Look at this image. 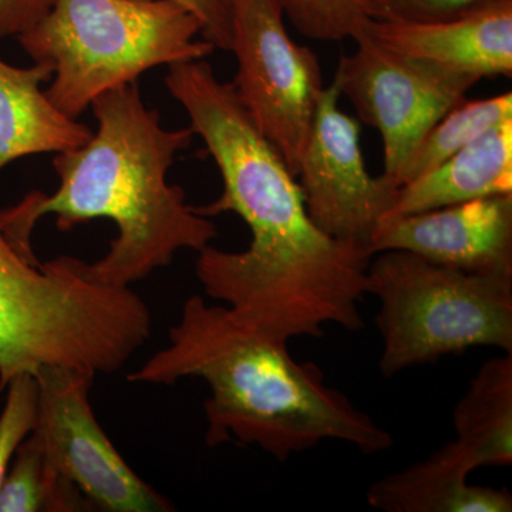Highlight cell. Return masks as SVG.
Segmentation results:
<instances>
[{"label": "cell", "instance_id": "cell-1", "mask_svg": "<svg viewBox=\"0 0 512 512\" xmlns=\"http://www.w3.org/2000/svg\"><path fill=\"white\" fill-rule=\"evenodd\" d=\"M165 84L224 184L217 200L194 210L204 217L234 212L252 235L245 251L208 245L198 252L195 274L204 292L286 342L322 338L326 325L362 329L359 306L369 293L373 256L313 224L295 175L207 60L173 64Z\"/></svg>", "mask_w": 512, "mask_h": 512}, {"label": "cell", "instance_id": "cell-2", "mask_svg": "<svg viewBox=\"0 0 512 512\" xmlns=\"http://www.w3.org/2000/svg\"><path fill=\"white\" fill-rule=\"evenodd\" d=\"M92 110L96 133L53 160L57 190L32 192L0 211V228L20 252L36 258L30 235L45 215H55L62 231L97 218L113 221L119 235L109 252L94 264L80 259V271L99 284L131 286L170 265L183 249L207 248L218 229L185 202L183 188L167 181L175 156L195 136L191 127L161 126L136 83L101 94Z\"/></svg>", "mask_w": 512, "mask_h": 512}, {"label": "cell", "instance_id": "cell-3", "mask_svg": "<svg viewBox=\"0 0 512 512\" xmlns=\"http://www.w3.org/2000/svg\"><path fill=\"white\" fill-rule=\"evenodd\" d=\"M198 377L210 387L205 443L258 446L279 463L322 441H342L363 454L393 446L389 431L325 383L315 363L293 359L286 340L239 319L227 305L194 295L158 350L128 382L170 386Z\"/></svg>", "mask_w": 512, "mask_h": 512}, {"label": "cell", "instance_id": "cell-4", "mask_svg": "<svg viewBox=\"0 0 512 512\" xmlns=\"http://www.w3.org/2000/svg\"><path fill=\"white\" fill-rule=\"evenodd\" d=\"M151 333L150 309L130 286L86 278L73 256L40 264L0 228V393L45 367L119 372Z\"/></svg>", "mask_w": 512, "mask_h": 512}, {"label": "cell", "instance_id": "cell-5", "mask_svg": "<svg viewBox=\"0 0 512 512\" xmlns=\"http://www.w3.org/2000/svg\"><path fill=\"white\" fill-rule=\"evenodd\" d=\"M198 35V19L171 0H55L18 39L52 67L47 97L77 120L101 94L154 67L207 59L215 47Z\"/></svg>", "mask_w": 512, "mask_h": 512}, {"label": "cell", "instance_id": "cell-6", "mask_svg": "<svg viewBox=\"0 0 512 512\" xmlns=\"http://www.w3.org/2000/svg\"><path fill=\"white\" fill-rule=\"evenodd\" d=\"M380 373L393 377L468 349L512 353V276L471 274L406 251L373 255Z\"/></svg>", "mask_w": 512, "mask_h": 512}, {"label": "cell", "instance_id": "cell-7", "mask_svg": "<svg viewBox=\"0 0 512 512\" xmlns=\"http://www.w3.org/2000/svg\"><path fill=\"white\" fill-rule=\"evenodd\" d=\"M231 3V52L238 60L232 86L255 126L296 177L326 87L318 56L289 36L282 0Z\"/></svg>", "mask_w": 512, "mask_h": 512}, {"label": "cell", "instance_id": "cell-8", "mask_svg": "<svg viewBox=\"0 0 512 512\" xmlns=\"http://www.w3.org/2000/svg\"><path fill=\"white\" fill-rule=\"evenodd\" d=\"M352 55L340 57L333 79L359 119L383 140V175L397 177L434 124L466 99L480 77L403 55L365 32ZM399 187V185H397Z\"/></svg>", "mask_w": 512, "mask_h": 512}, {"label": "cell", "instance_id": "cell-9", "mask_svg": "<svg viewBox=\"0 0 512 512\" xmlns=\"http://www.w3.org/2000/svg\"><path fill=\"white\" fill-rule=\"evenodd\" d=\"M32 434L50 466L73 484L90 507L110 512H168L174 507L128 466L94 416L92 373L45 367Z\"/></svg>", "mask_w": 512, "mask_h": 512}, {"label": "cell", "instance_id": "cell-10", "mask_svg": "<svg viewBox=\"0 0 512 512\" xmlns=\"http://www.w3.org/2000/svg\"><path fill=\"white\" fill-rule=\"evenodd\" d=\"M340 97L333 79L316 106L296 177H301L299 187L313 224L328 237L370 255V239L392 210L400 187L383 174H369L360 124L339 109Z\"/></svg>", "mask_w": 512, "mask_h": 512}, {"label": "cell", "instance_id": "cell-11", "mask_svg": "<svg viewBox=\"0 0 512 512\" xmlns=\"http://www.w3.org/2000/svg\"><path fill=\"white\" fill-rule=\"evenodd\" d=\"M406 251L471 274L512 276V194L384 217L370 255Z\"/></svg>", "mask_w": 512, "mask_h": 512}, {"label": "cell", "instance_id": "cell-12", "mask_svg": "<svg viewBox=\"0 0 512 512\" xmlns=\"http://www.w3.org/2000/svg\"><path fill=\"white\" fill-rule=\"evenodd\" d=\"M366 33L403 55L480 79L512 74V0H488L437 22L372 19Z\"/></svg>", "mask_w": 512, "mask_h": 512}, {"label": "cell", "instance_id": "cell-13", "mask_svg": "<svg viewBox=\"0 0 512 512\" xmlns=\"http://www.w3.org/2000/svg\"><path fill=\"white\" fill-rule=\"evenodd\" d=\"M474 470L463 448L450 441L426 460L377 480L366 500L384 512H511L507 488L468 484Z\"/></svg>", "mask_w": 512, "mask_h": 512}, {"label": "cell", "instance_id": "cell-14", "mask_svg": "<svg viewBox=\"0 0 512 512\" xmlns=\"http://www.w3.org/2000/svg\"><path fill=\"white\" fill-rule=\"evenodd\" d=\"M512 194V119L485 131L429 173L397 191L386 217Z\"/></svg>", "mask_w": 512, "mask_h": 512}, {"label": "cell", "instance_id": "cell-15", "mask_svg": "<svg viewBox=\"0 0 512 512\" xmlns=\"http://www.w3.org/2000/svg\"><path fill=\"white\" fill-rule=\"evenodd\" d=\"M52 77L49 64L22 69L0 59V170L20 157L74 150L92 137L43 92Z\"/></svg>", "mask_w": 512, "mask_h": 512}, {"label": "cell", "instance_id": "cell-16", "mask_svg": "<svg viewBox=\"0 0 512 512\" xmlns=\"http://www.w3.org/2000/svg\"><path fill=\"white\" fill-rule=\"evenodd\" d=\"M456 443L474 466L512 464V353L487 360L454 410Z\"/></svg>", "mask_w": 512, "mask_h": 512}, {"label": "cell", "instance_id": "cell-17", "mask_svg": "<svg viewBox=\"0 0 512 512\" xmlns=\"http://www.w3.org/2000/svg\"><path fill=\"white\" fill-rule=\"evenodd\" d=\"M512 119V93L490 99H464L447 111L421 138L403 165L397 185L412 183L476 140L485 131Z\"/></svg>", "mask_w": 512, "mask_h": 512}, {"label": "cell", "instance_id": "cell-18", "mask_svg": "<svg viewBox=\"0 0 512 512\" xmlns=\"http://www.w3.org/2000/svg\"><path fill=\"white\" fill-rule=\"evenodd\" d=\"M90 504L50 466L30 433L16 451L0 487V512L82 511Z\"/></svg>", "mask_w": 512, "mask_h": 512}, {"label": "cell", "instance_id": "cell-19", "mask_svg": "<svg viewBox=\"0 0 512 512\" xmlns=\"http://www.w3.org/2000/svg\"><path fill=\"white\" fill-rule=\"evenodd\" d=\"M293 28L318 42H340L365 32L370 13L367 0H282Z\"/></svg>", "mask_w": 512, "mask_h": 512}, {"label": "cell", "instance_id": "cell-20", "mask_svg": "<svg viewBox=\"0 0 512 512\" xmlns=\"http://www.w3.org/2000/svg\"><path fill=\"white\" fill-rule=\"evenodd\" d=\"M6 389V402L0 413V487L20 444L35 429L39 403L35 375L20 373L10 380Z\"/></svg>", "mask_w": 512, "mask_h": 512}, {"label": "cell", "instance_id": "cell-21", "mask_svg": "<svg viewBox=\"0 0 512 512\" xmlns=\"http://www.w3.org/2000/svg\"><path fill=\"white\" fill-rule=\"evenodd\" d=\"M488 0H367L370 18L437 22L477 8Z\"/></svg>", "mask_w": 512, "mask_h": 512}, {"label": "cell", "instance_id": "cell-22", "mask_svg": "<svg viewBox=\"0 0 512 512\" xmlns=\"http://www.w3.org/2000/svg\"><path fill=\"white\" fill-rule=\"evenodd\" d=\"M183 6L201 23L202 39L215 49L231 52L232 3L231 0H171Z\"/></svg>", "mask_w": 512, "mask_h": 512}, {"label": "cell", "instance_id": "cell-23", "mask_svg": "<svg viewBox=\"0 0 512 512\" xmlns=\"http://www.w3.org/2000/svg\"><path fill=\"white\" fill-rule=\"evenodd\" d=\"M55 0H0V39L16 36L40 22Z\"/></svg>", "mask_w": 512, "mask_h": 512}]
</instances>
